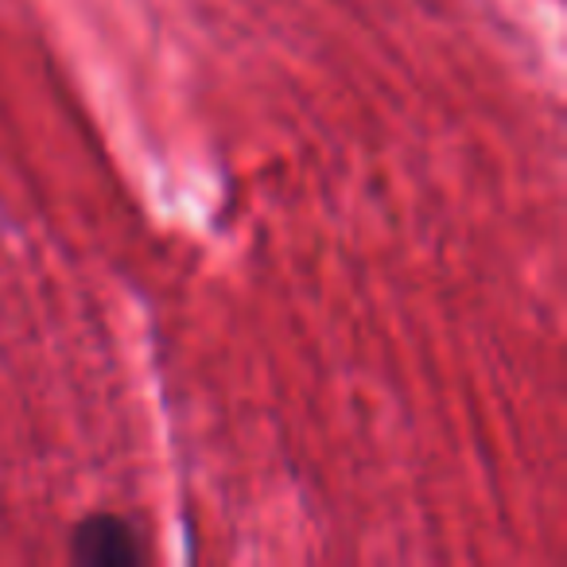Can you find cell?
Returning a JSON list of instances; mask_svg holds the SVG:
<instances>
[{
    "label": "cell",
    "mask_w": 567,
    "mask_h": 567,
    "mask_svg": "<svg viewBox=\"0 0 567 567\" xmlns=\"http://www.w3.org/2000/svg\"><path fill=\"white\" fill-rule=\"evenodd\" d=\"M71 556L82 567H133L144 559V551L128 520L94 513L71 533Z\"/></svg>",
    "instance_id": "1"
}]
</instances>
